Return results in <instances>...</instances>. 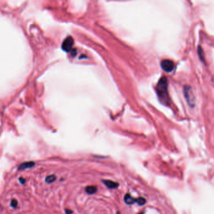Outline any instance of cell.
<instances>
[{"label":"cell","mask_w":214,"mask_h":214,"mask_svg":"<svg viewBox=\"0 0 214 214\" xmlns=\"http://www.w3.org/2000/svg\"><path fill=\"white\" fill-rule=\"evenodd\" d=\"M157 91L160 101L167 105L169 101V97L168 93V81L166 77L163 76L160 79L157 84Z\"/></svg>","instance_id":"1"},{"label":"cell","mask_w":214,"mask_h":214,"mask_svg":"<svg viewBox=\"0 0 214 214\" xmlns=\"http://www.w3.org/2000/svg\"><path fill=\"white\" fill-rule=\"evenodd\" d=\"M184 93L188 104L192 108H194L195 105V98L191 86L188 85L184 86Z\"/></svg>","instance_id":"2"},{"label":"cell","mask_w":214,"mask_h":214,"mask_svg":"<svg viewBox=\"0 0 214 214\" xmlns=\"http://www.w3.org/2000/svg\"><path fill=\"white\" fill-rule=\"evenodd\" d=\"M161 67L166 72L170 73L174 70L175 65L172 60H164L161 61Z\"/></svg>","instance_id":"3"},{"label":"cell","mask_w":214,"mask_h":214,"mask_svg":"<svg viewBox=\"0 0 214 214\" xmlns=\"http://www.w3.org/2000/svg\"><path fill=\"white\" fill-rule=\"evenodd\" d=\"M74 44V40L71 36H68L63 41L62 44V48L64 51L69 52L71 50Z\"/></svg>","instance_id":"4"},{"label":"cell","mask_w":214,"mask_h":214,"mask_svg":"<svg viewBox=\"0 0 214 214\" xmlns=\"http://www.w3.org/2000/svg\"><path fill=\"white\" fill-rule=\"evenodd\" d=\"M104 185L107 188L110 189H115L118 187L119 186V184L115 182H113L112 180H101Z\"/></svg>","instance_id":"5"},{"label":"cell","mask_w":214,"mask_h":214,"mask_svg":"<svg viewBox=\"0 0 214 214\" xmlns=\"http://www.w3.org/2000/svg\"><path fill=\"white\" fill-rule=\"evenodd\" d=\"M123 200H124L125 203L126 204L129 205H133L136 202V199L131 196L130 194H126L124 196V198H123Z\"/></svg>","instance_id":"6"},{"label":"cell","mask_w":214,"mask_h":214,"mask_svg":"<svg viewBox=\"0 0 214 214\" xmlns=\"http://www.w3.org/2000/svg\"><path fill=\"white\" fill-rule=\"evenodd\" d=\"M34 165V163L33 162H26L24 164H21L20 166L19 167V170H25L26 169H29V168L33 167Z\"/></svg>","instance_id":"7"},{"label":"cell","mask_w":214,"mask_h":214,"mask_svg":"<svg viewBox=\"0 0 214 214\" xmlns=\"http://www.w3.org/2000/svg\"><path fill=\"white\" fill-rule=\"evenodd\" d=\"M85 192L89 195H93L97 192V188H96V187L93 186V185L87 186L85 188Z\"/></svg>","instance_id":"8"},{"label":"cell","mask_w":214,"mask_h":214,"mask_svg":"<svg viewBox=\"0 0 214 214\" xmlns=\"http://www.w3.org/2000/svg\"><path fill=\"white\" fill-rule=\"evenodd\" d=\"M56 177L55 175H48V176H47L46 177L45 182L46 183H47V184H49L54 182L56 180Z\"/></svg>","instance_id":"9"},{"label":"cell","mask_w":214,"mask_h":214,"mask_svg":"<svg viewBox=\"0 0 214 214\" xmlns=\"http://www.w3.org/2000/svg\"><path fill=\"white\" fill-rule=\"evenodd\" d=\"M146 202H147L146 199L143 197H138L136 199L135 203H137L139 206H143L146 204Z\"/></svg>","instance_id":"10"},{"label":"cell","mask_w":214,"mask_h":214,"mask_svg":"<svg viewBox=\"0 0 214 214\" xmlns=\"http://www.w3.org/2000/svg\"><path fill=\"white\" fill-rule=\"evenodd\" d=\"M198 53H199V55L200 56V58L202 61H204V52H203L202 49L200 46L198 48Z\"/></svg>","instance_id":"11"},{"label":"cell","mask_w":214,"mask_h":214,"mask_svg":"<svg viewBox=\"0 0 214 214\" xmlns=\"http://www.w3.org/2000/svg\"><path fill=\"white\" fill-rule=\"evenodd\" d=\"M11 205L12 207L13 208L16 207L17 205H18V202H17V200H15V199L12 200V201L11 202Z\"/></svg>","instance_id":"12"},{"label":"cell","mask_w":214,"mask_h":214,"mask_svg":"<svg viewBox=\"0 0 214 214\" xmlns=\"http://www.w3.org/2000/svg\"><path fill=\"white\" fill-rule=\"evenodd\" d=\"M65 212L66 214H72L73 213L72 210H70V209H66L65 210Z\"/></svg>","instance_id":"13"},{"label":"cell","mask_w":214,"mask_h":214,"mask_svg":"<svg viewBox=\"0 0 214 214\" xmlns=\"http://www.w3.org/2000/svg\"><path fill=\"white\" fill-rule=\"evenodd\" d=\"M19 182H20L22 184H24V183H25V180H24V179H23V178H22V177L19 178Z\"/></svg>","instance_id":"14"},{"label":"cell","mask_w":214,"mask_h":214,"mask_svg":"<svg viewBox=\"0 0 214 214\" xmlns=\"http://www.w3.org/2000/svg\"><path fill=\"white\" fill-rule=\"evenodd\" d=\"M143 214V213H138V214Z\"/></svg>","instance_id":"15"}]
</instances>
